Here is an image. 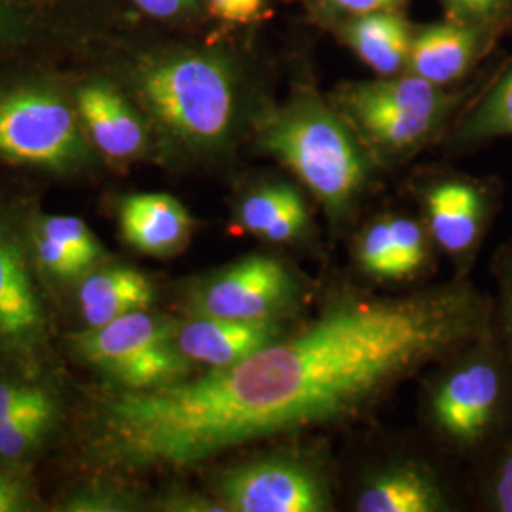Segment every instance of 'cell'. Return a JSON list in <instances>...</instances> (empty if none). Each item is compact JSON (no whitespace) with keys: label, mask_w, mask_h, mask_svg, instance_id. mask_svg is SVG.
Masks as SVG:
<instances>
[{"label":"cell","mask_w":512,"mask_h":512,"mask_svg":"<svg viewBox=\"0 0 512 512\" xmlns=\"http://www.w3.org/2000/svg\"><path fill=\"white\" fill-rule=\"evenodd\" d=\"M148 16L171 19L184 16L198 6V0H133Z\"/></svg>","instance_id":"31"},{"label":"cell","mask_w":512,"mask_h":512,"mask_svg":"<svg viewBox=\"0 0 512 512\" xmlns=\"http://www.w3.org/2000/svg\"><path fill=\"white\" fill-rule=\"evenodd\" d=\"M488 315L467 285L349 298L236 365L105 395L93 412L90 452L116 469H179L344 420L421 365L484 338Z\"/></svg>","instance_id":"1"},{"label":"cell","mask_w":512,"mask_h":512,"mask_svg":"<svg viewBox=\"0 0 512 512\" xmlns=\"http://www.w3.org/2000/svg\"><path fill=\"white\" fill-rule=\"evenodd\" d=\"M492 497L497 511L512 512V450L497 469Z\"/></svg>","instance_id":"33"},{"label":"cell","mask_w":512,"mask_h":512,"mask_svg":"<svg viewBox=\"0 0 512 512\" xmlns=\"http://www.w3.org/2000/svg\"><path fill=\"white\" fill-rule=\"evenodd\" d=\"M241 226L258 238L287 243L300 238L308 226V211L300 194L285 184L262 186L239 205Z\"/></svg>","instance_id":"19"},{"label":"cell","mask_w":512,"mask_h":512,"mask_svg":"<svg viewBox=\"0 0 512 512\" xmlns=\"http://www.w3.org/2000/svg\"><path fill=\"white\" fill-rule=\"evenodd\" d=\"M285 336L281 319L238 321L192 315L177 329V346L192 363L226 368Z\"/></svg>","instance_id":"10"},{"label":"cell","mask_w":512,"mask_h":512,"mask_svg":"<svg viewBox=\"0 0 512 512\" xmlns=\"http://www.w3.org/2000/svg\"><path fill=\"white\" fill-rule=\"evenodd\" d=\"M327 2L342 12L361 16V14L378 12V10H393L403 0H327Z\"/></svg>","instance_id":"34"},{"label":"cell","mask_w":512,"mask_h":512,"mask_svg":"<svg viewBox=\"0 0 512 512\" xmlns=\"http://www.w3.org/2000/svg\"><path fill=\"white\" fill-rule=\"evenodd\" d=\"M25 31L23 14L10 0H0V48L14 44Z\"/></svg>","instance_id":"32"},{"label":"cell","mask_w":512,"mask_h":512,"mask_svg":"<svg viewBox=\"0 0 512 512\" xmlns=\"http://www.w3.org/2000/svg\"><path fill=\"white\" fill-rule=\"evenodd\" d=\"M55 408L0 423V458L19 459L33 452L54 423Z\"/></svg>","instance_id":"22"},{"label":"cell","mask_w":512,"mask_h":512,"mask_svg":"<svg viewBox=\"0 0 512 512\" xmlns=\"http://www.w3.org/2000/svg\"><path fill=\"white\" fill-rule=\"evenodd\" d=\"M480 35L482 29L454 19L429 25L412 37L406 67L440 88L452 84L473 67L482 44Z\"/></svg>","instance_id":"13"},{"label":"cell","mask_w":512,"mask_h":512,"mask_svg":"<svg viewBox=\"0 0 512 512\" xmlns=\"http://www.w3.org/2000/svg\"><path fill=\"white\" fill-rule=\"evenodd\" d=\"M256 145L287 165L340 222L366 183L365 154L344 116L313 93H300L256 122Z\"/></svg>","instance_id":"2"},{"label":"cell","mask_w":512,"mask_h":512,"mask_svg":"<svg viewBox=\"0 0 512 512\" xmlns=\"http://www.w3.org/2000/svg\"><path fill=\"white\" fill-rule=\"evenodd\" d=\"M33 494L29 482L23 476L0 471V512L29 511Z\"/></svg>","instance_id":"28"},{"label":"cell","mask_w":512,"mask_h":512,"mask_svg":"<svg viewBox=\"0 0 512 512\" xmlns=\"http://www.w3.org/2000/svg\"><path fill=\"white\" fill-rule=\"evenodd\" d=\"M450 19L486 31L509 16L512 0H442Z\"/></svg>","instance_id":"26"},{"label":"cell","mask_w":512,"mask_h":512,"mask_svg":"<svg viewBox=\"0 0 512 512\" xmlns=\"http://www.w3.org/2000/svg\"><path fill=\"white\" fill-rule=\"evenodd\" d=\"M505 399V378L499 365L478 355L454 368L433 397V418L448 439L475 446L497 421Z\"/></svg>","instance_id":"9"},{"label":"cell","mask_w":512,"mask_h":512,"mask_svg":"<svg viewBox=\"0 0 512 512\" xmlns=\"http://www.w3.org/2000/svg\"><path fill=\"white\" fill-rule=\"evenodd\" d=\"M389 226H391L395 251L399 256L403 279H408L420 270L427 256L423 230L414 220L404 219V217L389 219Z\"/></svg>","instance_id":"24"},{"label":"cell","mask_w":512,"mask_h":512,"mask_svg":"<svg viewBox=\"0 0 512 512\" xmlns=\"http://www.w3.org/2000/svg\"><path fill=\"white\" fill-rule=\"evenodd\" d=\"M300 293L293 272L274 256L241 258L203 279L190 294L192 315L268 321L281 319Z\"/></svg>","instance_id":"7"},{"label":"cell","mask_w":512,"mask_h":512,"mask_svg":"<svg viewBox=\"0 0 512 512\" xmlns=\"http://www.w3.org/2000/svg\"><path fill=\"white\" fill-rule=\"evenodd\" d=\"M133 84L150 120L179 147L215 152L230 141L238 78L220 55L194 50L150 55L135 69Z\"/></svg>","instance_id":"3"},{"label":"cell","mask_w":512,"mask_h":512,"mask_svg":"<svg viewBox=\"0 0 512 512\" xmlns=\"http://www.w3.org/2000/svg\"><path fill=\"white\" fill-rule=\"evenodd\" d=\"M44 317L16 241L0 228V342L27 348L37 342Z\"/></svg>","instance_id":"14"},{"label":"cell","mask_w":512,"mask_h":512,"mask_svg":"<svg viewBox=\"0 0 512 512\" xmlns=\"http://www.w3.org/2000/svg\"><path fill=\"white\" fill-rule=\"evenodd\" d=\"M512 135V63L484 95L461 129L463 141Z\"/></svg>","instance_id":"20"},{"label":"cell","mask_w":512,"mask_h":512,"mask_svg":"<svg viewBox=\"0 0 512 512\" xmlns=\"http://www.w3.org/2000/svg\"><path fill=\"white\" fill-rule=\"evenodd\" d=\"M37 232L44 234L46 238L54 239L61 247H65L69 253L80 258L88 268L103 255V249L97 238L93 236L90 226L78 217L69 215H54L40 220Z\"/></svg>","instance_id":"23"},{"label":"cell","mask_w":512,"mask_h":512,"mask_svg":"<svg viewBox=\"0 0 512 512\" xmlns=\"http://www.w3.org/2000/svg\"><path fill=\"white\" fill-rule=\"evenodd\" d=\"M334 105L366 145L385 158L420 148L439 129L450 97L416 74L342 86Z\"/></svg>","instance_id":"4"},{"label":"cell","mask_w":512,"mask_h":512,"mask_svg":"<svg viewBox=\"0 0 512 512\" xmlns=\"http://www.w3.org/2000/svg\"><path fill=\"white\" fill-rule=\"evenodd\" d=\"M179 323L133 311L74 336L76 353L122 389H152L188 378L192 361L177 346Z\"/></svg>","instance_id":"5"},{"label":"cell","mask_w":512,"mask_h":512,"mask_svg":"<svg viewBox=\"0 0 512 512\" xmlns=\"http://www.w3.org/2000/svg\"><path fill=\"white\" fill-rule=\"evenodd\" d=\"M357 258L366 274L382 281H401L403 272L395 243L391 236L389 219L376 220L361 234L357 243Z\"/></svg>","instance_id":"21"},{"label":"cell","mask_w":512,"mask_h":512,"mask_svg":"<svg viewBox=\"0 0 512 512\" xmlns=\"http://www.w3.org/2000/svg\"><path fill=\"white\" fill-rule=\"evenodd\" d=\"M35 253L40 266L59 279H76L90 270L80 258L40 232L35 234Z\"/></svg>","instance_id":"27"},{"label":"cell","mask_w":512,"mask_h":512,"mask_svg":"<svg viewBox=\"0 0 512 512\" xmlns=\"http://www.w3.org/2000/svg\"><path fill=\"white\" fill-rule=\"evenodd\" d=\"M220 505L234 512H323L329 486L302 459L268 458L228 469L217 482Z\"/></svg>","instance_id":"8"},{"label":"cell","mask_w":512,"mask_h":512,"mask_svg":"<svg viewBox=\"0 0 512 512\" xmlns=\"http://www.w3.org/2000/svg\"><path fill=\"white\" fill-rule=\"evenodd\" d=\"M48 408H55V403L46 389L29 384H0V423Z\"/></svg>","instance_id":"25"},{"label":"cell","mask_w":512,"mask_h":512,"mask_svg":"<svg viewBox=\"0 0 512 512\" xmlns=\"http://www.w3.org/2000/svg\"><path fill=\"white\" fill-rule=\"evenodd\" d=\"M76 103L93 145L110 160L124 162L145 152L148 135L143 118L110 84L84 86L76 95Z\"/></svg>","instance_id":"11"},{"label":"cell","mask_w":512,"mask_h":512,"mask_svg":"<svg viewBox=\"0 0 512 512\" xmlns=\"http://www.w3.org/2000/svg\"><path fill=\"white\" fill-rule=\"evenodd\" d=\"M154 287L147 275L131 268H107L88 275L78 291L80 311L88 327H101L133 311L147 310Z\"/></svg>","instance_id":"16"},{"label":"cell","mask_w":512,"mask_h":512,"mask_svg":"<svg viewBox=\"0 0 512 512\" xmlns=\"http://www.w3.org/2000/svg\"><path fill=\"white\" fill-rule=\"evenodd\" d=\"M427 213L440 247L450 255H469L484 230L486 198L475 184L440 183L427 194Z\"/></svg>","instance_id":"15"},{"label":"cell","mask_w":512,"mask_h":512,"mask_svg":"<svg viewBox=\"0 0 512 512\" xmlns=\"http://www.w3.org/2000/svg\"><path fill=\"white\" fill-rule=\"evenodd\" d=\"M344 35L355 54L378 74L393 76L408 63L412 31L406 19L393 10L355 16L346 25Z\"/></svg>","instance_id":"17"},{"label":"cell","mask_w":512,"mask_h":512,"mask_svg":"<svg viewBox=\"0 0 512 512\" xmlns=\"http://www.w3.org/2000/svg\"><path fill=\"white\" fill-rule=\"evenodd\" d=\"M446 505L433 476L416 465H399L374 476L357 499L361 512H435Z\"/></svg>","instance_id":"18"},{"label":"cell","mask_w":512,"mask_h":512,"mask_svg":"<svg viewBox=\"0 0 512 512\" xmlns=\"http://www.w3.org/2000/svg\"><path fill=\"white\" fill-rule=\"evenodd\" d=\"M69 505V511H120L124 509V499L116 497L112 490H92L73 497Z\"/></svg>","instance_id":"30"},{"label":"cell","mask_w":512,"mask_h":512,"mask_svg":"<svg viewBox=\"0 0 512 512\" xmlns=\"http://www.w3.org/2000/svg\"><path fill=\"white\" fill-rule=\"evenodd\" d=\"M505 323L512 340V272L507 275V283H505Z\"/></svg>","instance_id":"35"},{"label":"cell","mask_w":512,"mask_h":512,"mask_svg":"<svg viewBox=\"0 0 512 512\" xmlns=\"http://www.w3.org/2000/svg\"><path fill=\"white\" fill-rule=\"evenodd\" d=\"M88 150L71 105L44 88L0 93V160L65 171Z\"/></svg>","instance_id":"6"},{"label":"cell","mask_w":512,"mask_h":512,"mask_svg":"<svg viewBox=\"0 0 512 512\" xmlns=\"http://www.w3.org/2000/svg\"><path fill=\"white\" fill-rule=\"evenodd\" d=\"M268 0H209L211 14L230 23H249L258 18Z\"/></svg>","instance_id":"29"},{"label":"cell","mask_w":512,"mask_h":512,"mask_svg":"<svg viewBox=\"0 0 512 512\" xmlns=\"http://www.w3.org/2000/svg\"><path fill=\"white\" fill-rule=\"evenodd\" d=\"M194 222L183 203L169 194H133L120 205V230L135 251L171 256L183 251Z\"/></svg>","instance_id":"12"}]
</instances>
